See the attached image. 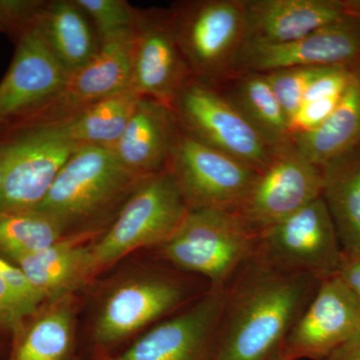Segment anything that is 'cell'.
<instances>
[{
    "mask_svg": "<svg viewBox=\"0 0 360 360\" xmlns=\"http://www.w3.org/2000/svg\"><path fill=\"white\" fill-rule=\"evenodd\" d=\"M30 27L68 75L82 70L101 47V39L75 0H39Z\"/></svg>",
    "mask_w": 360,
    "mask_h": 360,
    "instance_id": "cell-20",
    "label": "cell"
},
{
    "mask_svg": "<svg viewBox=\"0 0 360 360\" xmlns=\"http://www.w3.org/2000/svg\"><path fill=\"white\" fill-rule=\"evenodd\" d=\"M172 110L186 134L258 172L269 167L281 149L270 146L219 87L191 79L172 103Z\"/></svg>",
    "mask_w": 360,
    "mask_h": 360,
    "instance_id": "cell-9",
    "label": "cell"
},
{
    "mask_svg": "<svg viewBox=\"0 0 360 360\" xmlns=\"http://www.w3.org/2000/svg\"><path fill=\"white\" fill-rule=\"evenodd\" d=\"M323 172L303 158L292 144L277 151L258 174L236 214L252 231H264L321 198Z\"/></svg>",
    "mask_w": 360,
    "mask_h": 360,
    "instance_id": "cell-11",
    "label": "cell"
},
{
    "mask_svg": "<svg viewBox=\"0 0 360 360\" xmlns=\"http://www.w3.org/2000/svg\"><path fill=\"white\" fill-rule=\"evenodd\" d=\"M15 42L13 61L0 82V129L51 98L70 77L30 26Z\"/></svg>",
    "mask_w": 360,
    "mask_h": 360,
    "instance_id": "cell-17",
    "label": "cell"
},
{
    "mask_svg": "<svg viewBox=\"0 0 360 360\" xmlns=\"http://www.w3.org/2000/svg\"><path fill=\"white\" fill-rule=\"evenodd\" d=\"M341 96L303 103L290 120V136L319 129L335 110Z\"/></svg>",
    "mask_w": 360,
    "mask_h": 360,
    "instance_id": "cell-31",
    "label": "cell"
},
{
    "mask_svg": "<svg viewBox=\"0 0 360 360\" xmlns=\"http://www.w3.org/2000/svg\"><path fill=\"white\" fill-rule=\"evenodd\" d=\"M1 189H2V158H1V153H0V198H1Z\"/></svg>",
    "mask_w": 360,
    "mask_h": 360,
    "instance_id": "cell-37",
    "label": "cell"
},
{
    "mask_svg": "<svg viewBox=\"0 0 360 360\" xmlns=\"http://www.w3.org/2000/svg\"><path fill=\"white\" fill-rule=\"evenodd\" d=\"M252 258L283 274H302L319 281L336 276L343 251L322 196L259 232Z\"/></svg>",
    "mask_w": 360,
    "mask_h": 360,
    "instance_id": "cell-7",
    "label": "cell"
},
{
    "mask_svg": "<svg viewBox=\"0 0 360 360\" xmlns=\"http://www.w3.org/2000/svg\"><path fill=\"white\" fill-rule=\"evenodd\" d=\"M191 79L167 9H141L134 27L131 89L172 108Z\"/></svg>",
    "mask_w": 360,
    "mask_h": 360,
    "instance_id": "cell-13",
    "label": "cell"
},
{
    "mask_svg": "<svg viewBox=\"0 0 360 360\" xmlns=\"http://www.w3.org/2000/svg\"><path fill=\"white\" fill-rule=\"evenodd\" d=\"M141 98V94L132 89L122 90L56 129L80 148H112L122 136Z\"/></svg>",
    "mask_w": 360,
    "mask_h": 360,
    "instance_id": "cell-26",
    "label": "cell"
},
{
    "mask_svg": "<svg viewBox=\"0 0 360 360\" xmlns=\"http://www.w3.org/2000/svg\"><path fill=\"white\" fill-rule=\"evenodd\" d=\"M65 238L63 227L37 210L0 212V251L15 262Z\"/></svg>",
    "mask_w": 360,
    "mask_h": 360,
    "instance_id": "cell-27",
    "label": "cell"
},
{
    "mask_svg": "<svg viewBox=\"0 0 360 360\" xmlns=\"http://www.w3.org/2000/svg\"><path fill=\"white\" fill-rule=\"evenodd\" d=\"M352 13L347 0H246V42L288 44Z\"/></svg>",
    "mask_w": 360,
    "mask_h": 360,
    "instance_id": "cell-18",
    "label": "cell"
},
{
    "mask_svg": "<svg viewBox=\"0 0 360 360\" xmlns=\"http://www.w3.org/2000/svg\"><path fill=\"white\" fill-rule=\"evenodd\" d=\"M293 148L323 168L360 148V65L328 120L319 129L291 137Z\"/></svg>",
    "mask_w": 360,
    "mask_h": 360,
    "instance_id": "cell-22",
    "label": "cell"
},
{
    "mask_svg": "<svg viewBox=\"0 0 360 360\" xmlns=\"http://www.w3.org/2000/svg\"><path fill=\"white\" fill-rule=\"evenodd\" d=\"M322 198L343 255L360 252V148L322 168Z\"/></svg>",
    "mask_w": 360,
    "mask_h": 360,
    "instance_id": "cell-25",
    "label": "cell"
},
{
    "mask_svg": "<svg viewBox=\"0 0 360 360\" xmlns=\"http://www.w3.org/2000/svg\"><path fill=\"white\" fill-rule=\"evenodd\" d=\"M219 89L274 148L291 143L290 122L264 73L236 75Z\"/></svg>",
    "mask_w": 360,
    "mask_h": 360,
    "instance_id": "cell-24",
    "label": "cell"
},
{
    "mask_svg": "<svg viewBox=\"0 0 360 360\" xmlns=\"http://www.w3.org/2000/svg\"><path fill=\"white\" fill-rule=\"evenodd\" d=\"M258 233L236 212L189 210L161 255L177 269L224 288L255 255Z\"/></svg>",
    "mask_w": 360,
    "mask_h": 360,
    "instance_id": "cell-4",
    "label": "cell"
},
{
    "mask_svg": "<svg viewBox=\"0 0 360 360\" xmlns=\"http://www.w3.org/2000/svg\"><path fill=\"white\" fill-rule=\"evenodd\" d=\"M360 65V18L354 13L307 37L283 44L246 42L236 61L234 75L302 66Z\"/></svg>",
    "mask_w": 360,
    "mask_h": 360,
    "instance_id": "cell-14",
    "label": "cell"
},
{
    "mask_svg": "<svg viewBox=\"0 0 360 360\" xmlns=\"http://www.w3.org/2000/svg\"><path fill=\"white\" fill-rule=\"evenodd\" d=\"M146 179L127 169L110 149L82 146L71 155L34 210L56 220L66 234L115 210L120 212Z\"/></svg>",
    "mask_w": 360,
    "mask_h": 360,
    "instance_id": "cell-2",
    "label": "cell"
},
{
    "mask_svg": "<svg viewBox=\"0 0 360 360\" xmlns=\"http://www.w3.org/2000/svg\"><path fill=\"white\" fill-rule=\"evenodd\" d=\"M321 281L276 271L251 258L224 288L214 360H269Z\"/></svg>",
    "mask_w": 360,
    "mask_h": 360,
    "instance_id": "cell-1",
    "label": "cell"
},
{
    "mask_svg": "<svg viewBox=\"0 0 360 360\" xmlns=\"http://www.w3.org/2000/svg\"><path fill=\"white\" fill-rule=\"evenodd\" d=\"M79 148L56 129L28 130L0 142V212L34 210Z\"/></svg>",
    "mask_w": 360,
    "mask_h": 360,
    "instance_id": "cell-10",
    "label": "cell"
},
{
    "mask_svg": "<svg viewBox=\"0 0 360 360\" xmlns=\"http://www.w3.org/2000/svg\"><path fill=\"white\" fill-rule=\"evenodd\" d=\"M319 360H360V333Z\"/></svg>",
    "mask_w": 360,
    "mask_h": 360,
    "instance_id": "cell-34",
    "label": "cell"
},
{
    "mask_svg": "<svg viewBox=\"0 0 360 360\" xmlns=\"http://www.w3.org/2000/svg\"><path fill=\"white\" fill-rule=\"evenodd\" d=\"M269 360H291L290 357H288V355L285 354V352H284L283 345H281V347L278 348V349L276 350V352H274V354L271 355V356L269 357Z\"/></svg>",
    "mask_w": 360,
    "mask_h": 360,
    "instance_id": "cell-35",
    "label": "cell"
},
{
    "mask_svg": "<svg viewBox=\"0 0 360 360\" xmlns=\"http://www.w3.org/2000/svg\"><path fill=\"white\" fill-rule=\"evenodd\" d=\"M328 68L329 66H302L264 73L288 116V122L302 106L309 85Z\"/></svg>",
    "mask_w": 360,
    "mask_h": 360,
    "instance_id": "cell-30",
    "label": "cell"
},
{
    "mask_svg": "<svg viewBox=\"0 0 360 360\" xmlns=\"http://www.w3.org/2000/svg\"><path fill=\"white\" fill-rule=\"evenodd\" d=\"M134 44V28L101 40L96 58L70 75L56 94L0 129V142L28 130L63 127L106 97L131 89Z\"/></svg>",
    "mask_w": 360,
    "mask_h": 360,
    "instance_id": "cell-6",
    "label": "cell"
},
{
    "mask_svg": "<svg viewBox=\"0 0 360 360\" xmlns=\"http://www.w3.org/2000/svg\"><path fill=\"white\" fill-rule=\"evenodd\" d=\"M176 129L172 108L141 96L122 136L108 149L127 169L153 176L167 167Z\"/></svg>",
    "mask_w": 360,
    "mask_h": 360,
    "instance_id": "cell-19",
    "label": "cell"
},
{
    "mask_svg": "<svg viewBox=\"0 0 360 360\" xmlns=\"http://www.w3.org/2000/svg\"><path fill=\"white\" fill-rule=\"evenodd\" d=\"M86 232L78 238H63L44 250L14 262L44 302L71 295L91 278V245H85L82 241Z\"/></svg>",
    "mask_w": 360,
    "mask_h": 360,
    "instance_id": "cell-21",
    "label": "cell"
},
{
    "mask_svg": "<svg viewBox=\"0 0 360 360\" xmlns=\"http://www.w3.org/2000/svg\"><path fill=\"white\" fill-rule=\"evenodd\" d=\"M193 79L219 87L248 41L246 0H184L167 9Z\"/></svg>",
    "mask_w": 360,
    "mask_h": 360,
    "instance_id": "cell-3",
    "label": "cell"
},
{
    "mask_svg": "<svg viewBox=\"0 0 360 360\" xmlns=\"http://www.w3.org/2000/svg\"><path fill=\"white\" fill-rule=\"evenodd\" d=\"M187 286L165 274L135 277L116 285L106 296L94 326L97 342L124 340L186 304Z\"/></svg>",
    "mask_w": 360,
    "mask_h": 360,
    "instance_id": "cell-15",
    "label": "cell"
},
{
    "mask_svg": "<svg viewBox=\"0 0 360 360\" xmlns=\"http://www.w3.org/2000/svg\"><path fill=\"white\" fill-rule=\"evenodd\" d=\"M165 169L189 210L231 212L238 210L259 174L243 161L198 141L179 124Z\"/></svg>",
    "mask_w": 360,
    "mask_h": 360,
    "instance_id": "cell-8",
    "label": "cell"
},
{
    "mask_svg": "<svg viewBox=\"0 0 360 360\" xmlns=\"http://www.w3.org/2000/svg\"><path fill=\"white\" fill-rule=\"evenodd\" d=\"M224 288H210L113 360H214Z\"/></svg>",
    "mask_w": 360,
    "mask_h": 360,
    "instance_id": "cell-12",
    "label": "cell"
},
{
    "mask_svg": "<svg viewBox=\"0 0 360 360\" xmlns=\"http://www.w3.org/2000/svg\"><path fill=\"white\" fill-rule=\"evenodd\" d=\"M44 302L20 270L15 274L0 271V330L15 333Z\"/></svg>",
    "mask_w": 360,
    "mask_h": 360,
    "instance_id": "cell-28",
    "label": "cell"
},
{
    "mask_svg": "<svg viewBox=\"0 0 360 360\" xmlns=\"http://www.w3.org/2000/svg\"><path fill=\"white\" fill-rule=\"evenodd\" d=\"M75 333L72 295L47 302L14 335L11 360H66Z\"/></svg>",
    "mask_w": 360,
    "mask_h": 360,
    "instance_id": "cell-23",
    "label": "cell"
},
{
    "mask_svg": "<svg viewBox=\"0 0 360 360\" xmlns=\"http://www.w3.org/2000/svg\"><path fill=\"white\" fill-rule=\"evenodd\" d=\"M359 333V303L336 274L321 281L283 347L291 360H319Z\"/></svg>",
    "mask_w": 360,
    "mask_h": 360,
    "instance_id": "cell-16",
    "label": "cell"
},
{
    "mask_svg": "<svg viewBox=\"0 0 360 360\" xmlns=\"http://www.w3.org/2000/svg\"><path fill=\"white\" fill-rule=\"evenodd\" d=\"M86 13L103 40L116 33L134 30L141 9L125 0H75Z\"/></svg>",
    "mask_w": 360,
    "mask_h": 360,
    "instance_id": "cell-29",
    "label": "cell"
},
{
    "mask_svg": "<svg viewBox=\"0 0 360 360\" xmlns=\"http://www.w3.org/2000/svg\"><path fill=\"white\" fill-rule=\"evenodd\" d=\"M348 6L360 18V0H347Z\"/></svg>",
    "mask_w": 360,
    "mask_h": 360,
    "instance_id": "cell-36",
    "label": "cell"
},
{
    "mask_svg": "<svg viewBox=\"0 0 360 360\" xmlns=\"http://www.w3.org/2000/svg\"><path fill=\"white\" fill-rule=\"evenodd\" d=\"M338 276L360 305V252L343 255L342 264Z\"/></svg>",
    "mask_w": 360,
    "mask_h": 360,
    "instance_id": "cell-33",
    "label": "cell"
},
{
    "mask_svg": "<svg viewBox=\"0 0 360 360\" xmlns=\"http://www.w3.org/2000/svg\"><path fill=\"white\" fill-rule=\"evenodd\" d=\"M189 210L167 169L144 180L103 236L91 245V277L132 251L165 245Z\"/></svg>",
    "mask_w": 360,
    "mask_h": 360,
    "instance_id": "cell-5",
    "label": "cell"
},
{
    "mask_svg": "<svg viewBox=\"0 0 360 360\" xmlns=\"http://www.w3.org/2000/svg\"><path fill=\"white\" fill-rule=\"evenodd\" d=\"M39 0H0V32L14 40L30 25Z\"/></svg>",
    "mask_w": 360,
    "mask_h": 360,
    "instance_id": "cell-32",
    "label": "cell"
}]
</instances>
